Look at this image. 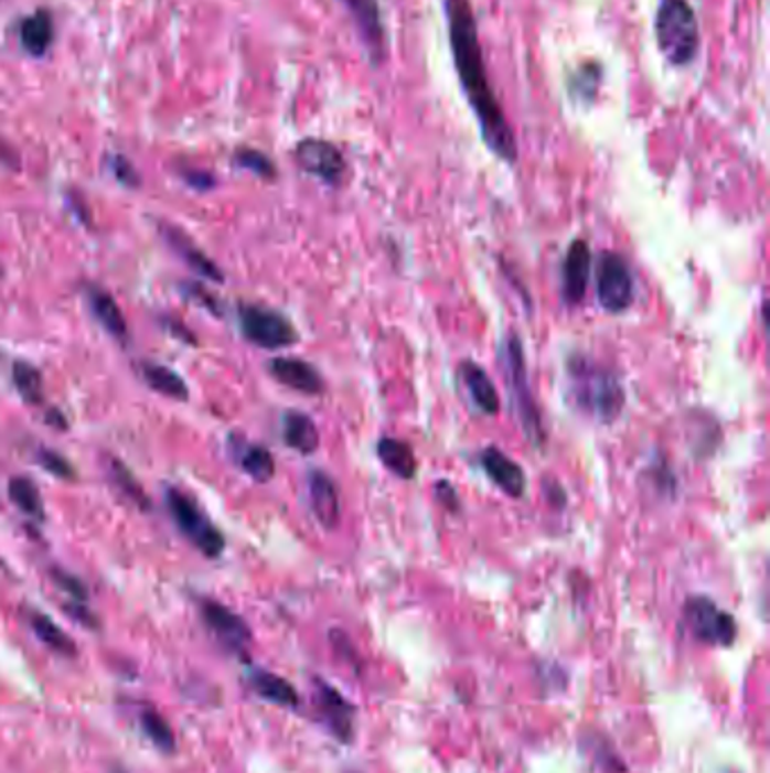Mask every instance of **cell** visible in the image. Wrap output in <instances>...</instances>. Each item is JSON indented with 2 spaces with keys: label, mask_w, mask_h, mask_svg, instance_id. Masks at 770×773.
Instances as JSON below:
<instances>
[{
  "label": "cell",
  "mask_w": 770,
  "mask_h": 773,
  "mask_svg": "<svg viewBox=\"0 0 770 773\" xmlns=\"http://www.w3.org/2000/svg\"><path fill=\"white\" fill-rule=\"evenodd\" d=\"M86 301H88V308H90L93 316L103 324V329L111 337H116L120 342H127L129 329H127L122 310L116 303V299L109 292H105L103 288H98V286H86Z\"/></svg>",
  "instance_id": "20"
},
{
  "label": "cell",
  "mask_w": 770,
  "mask_h": 773,
  "mask_svg": "<svg viewBox=\"0 0 770 773\" xmlns=\"http://www.w3.org/2000/svg\"><path fill=\"white\" fill-rule=\"evenodd\" d=\"M269 374L274 380H278L280 385L290 387L295 391L308 394V396H317L323 391V378L321 374L308 365L303 359L297 357H274L267 365Z\"/></svg>",
  "instance_id": "15"
},
{
  "label": "cell",
  "mask_w": 770,
  "mask_h": 773,
  "mask_svg": "<svg viewBox=\"0 0 770 773\" xmlns=\"http://www.w3.org/2000/svg\"><path fill=\"white\" fill-rule=\"evenodd\" d=\"M181 176L188 186L197 189V191H211L215 186V176L206 170H197V168H183Z\"/></svg>",
  "instance_id": "36"
},
{
  "label": "cell",
  "mask_w": 770,
  "mask_h": 773,
  "mask_svg": "<svg viewBox=\"0 0 770 773\" xmlns=\"http://www.w3.org/2000/svg\"><path fill=\"white\" fill-rule=\"evenodd\" d=\"M249 686L258 697H263L276 706H285V708L299 706V693L295 690L290 680H285L278 674H271L267 669H254L249 674Z\"/></svg>",
  "instance_id": "21"
},
{
  "label": "cell",
  "mask_w": 770,
  "mask_h": 773,
  "mask_svg": "<svg viewBox=\"0 0 770 773\" xmlns=\"http://www.w3.org/2000/svg\"><path fill=\"white\" fill-rule=\"evenodd\" d=\"M446 12L454 68L463 86V94L470 103V109L477 116L481 139H484V143L495 157H500L506 163H515L517 141L489 79L484 51H481L479 43L477 19L470 0H446Z\"/></svg>",
  "instance_id": "1"
},
{
  "label": "cell",
  "mask_w": 770,
  "mask_h": 773,
  "mask_svg": "<svg viewBox=\"0 0 770 773\" xmlns=\"http://www.w3.org/2000/svg\"><path fill=\"white\" fill-rule=\"evenodd\" d=\"M140 729L146 731V736L150 738V742L159 749V751H165V753H172L174 747H177V740H174V731H172V726L168 723V719L154 710V708H142L140 715Z\"/></svg>",
  "instance_id": "28"
},
{
  "label": "cell",
  "mask_w": 770,
  "mask_h": 773,
  "mask_svg": "<svg viewBox=\"0 0 770 773\" xmlns=\"http://www.w3.org/2000/svg\"><path fill=\"white\" fill-rule=\"evenodd\" d=\"M295 159L303 172L317 176L328 186H340L346 176L349 165L342 150L328 141H321V139L301 141L295 150Z\"/></svg>",
  "instance_id": "9"
},
{
  "label": "cell",
  "mask_w": 770,
  "mask_h": 773,
  "mask_svg": "<svg viewBox=\"0 0 770 773\" xmlns=\"http://www.w3.org/2000/svg\"><path fill=\"white\" fill-rule=\"evenodd\" d=\"M353 14L360 36L366 45L373 66H379L387 57V36H384V23L377 8V0H342Z\"/></svg>",
  "instance_id": "12"
},
{
  "label": "cell",
  "mask_w": 770,
  "mask_h": 773,
  "mask_svg": "<svg viewBox=\"0 0 770 773\" xmlns=\"http://www.w3.org/2000/svg\"><path fill=\"white\" fill-rule=\"evenodd\" d=\"M235 165L239 168H245L263 179H274L276 176V165L274 161L263 154L260 150H252V148H243V150H237L235 152Z\"/></svg>",
  "instance_id": "31"
},
{
  "label": "cell",
  "mask_w": 770,
  "mask_h": 773,
  "mask_svg": "<svg viewBox=\"0 0 770 773\" xmlns=\"http://www.w3.org/2000/svg\"><path fill=\"white\" fill-rule=\"evenodd\" d=\"M28 620H30V626H32L34 635L47 649H53L55 654L66 656V658H73L77 654V647L71 641V635L57 622H53L51 618H47L45 613L32 611L28 615Z\"/></svg>",
  "instance_id": "25"
},
{
  "label": "cell",
  "mask_w": 770,
  "mask_h": 773,
  "mask_svg": "<svg viewBox=\"0 0 770 773\" xmlns=\"http://www.w3.org/2000/svg\"><path fill=\"white\" fill-rule=\"evenodd\" d=\"M308 491H310L312 514L323 525V529L332 532L336 525H340V516H342V503H340V491H336V484L323 471H312L308 477Z\"/></svg>",
  "instance_id": "16"
},
{
  "label": "cell",
  "mask_w": 770,
  "mask_h": 773,
  "mask_svg": "<svg viewBox=\"0 0 770 773\" xmlns=\"http://www.w3.org/2000/svg\"><path fill=\"white\" fill-rule=\"evenodd\" d=\"M655 39L664 60L689 66L701 51V28L689 0H660L655 12Z\"/></svg>",
  "instance_id": "3"
},
{
  "label": "cell",
  "mask_w": 770,
  "mask_h": 773,
  "mask_svg": "<svg viewBox=\"0 0 770 773\" xmlns=\"http://www.w3.org/2000/svg\"><path fill=\"white\" fill-rule=\"evenodd\" d=\"M685 620L696 635V641L705 645L730 647L737 641L735 618L709 598L692 595L685 602Z\"/></svg>",
  "instance_id": "7"
},
{
  "label": "cell",
  "mask_w": 770,
  "mask_h": 773,
  "mask_svg": "<svg viewBox=\"0 0 770 773\" xmlns=\"http://www.w3.org/2000/svg\"><path fill=\"white\" fill-rule=\"evenodd\" d=\"M200 613L211 629V633L233 654H243L252 643V629L247 622L215 600H202Z\"/></svg>",
  "instance_id": "11"
},
{
  "label": "cell",
  "mask_w": 770,
  "mask_h": 773,
  "mask_svg": "<svg viewBox=\"0 0 770 773\" xmlns=\"http://www.w3.org/2000/svg\"><path fill=\"white\" fill-rule=\"evenodd\" d=\"M45 421L51 428H60V430H66L68 423L64 419V415L60 412V409H47V415H45Z\"/></svg>",
  "instance_id": "39"
},
{
  "label": "cell",
  "mask_w": 770,
  "mask_h": 773,
  "mask_svg": "<svg viewBox=\"0 0 770 773\" xmlns=\"http://www.w3.org/2000/svg\"><path fill=\"white\" fill-rule=\"evenodd\" d=\"M377 458L379 462L387 466L392 473H396L403 480H414L418 464H416V454L414 448L403 441V439H394V437H382L377 441Z\"/></svg>",
  "instance_id": "22"
},
{
  "label": "cell",
  "mask_w": 770,
  "mask_h": 773,
  "mask_svg": "<svg viewBox=\"0 0 770 773\" xmlns=\"http://www.w3.org/2000/svg\"><path fill=\"white\" fill-rule=\"evenodd\" d=\"M165 324H168L170 331H174L172 335H177V337H181V340H185V342H190V344H195V340H192V335H188L190 331H188L185 326H179V324H172V322H165Z\"/></svg>",
  "instance_id": "40"
},
{
  "label": "cell",
  "mask_w": 770,
  "mask_h": 773,
  "mask_svg": "<svg viewBox=\"0 0 770 773\" xmlns=\"http://www.w3.org/2000/svg\"><path fill=\"white\" fill-rule=\"evenodd\" d=\"M314 706L319 710L321 723L344 744L353 740L355 733V708L344 699L340 690H334L323 678L314 680Z\"/></svg>",
  "instance_id": "10"
},
{
  "label": "cell",
  "mask_w": 770,
  "mask_h": 773,
  "mask_svg": "<svg viewBox=\"0 0 770 773\" xmlns=\"http://www.w3.org/2000/svg\"><path fill=\"white\" fill-rule=\"evenodd\" d=\"M592 271V254L586 240H574L563 260V297L567 303H581Z\"/></svg>",
  "instance_id": "13"
},
{
  "label": "cell",
  "mask_w": 770,
  "mask_h": 773,
  "mask_svg": "<svg viewBox=\"0 0 770 773\" xmlns=\"http://www.w3.org/2000/svg\"><path fill=\"white\" fill-rule=\"evenodd\" d=\"M19 41L32 57H43L55 41V21L47 10H36L19 23Z\"/></svg>",
  "instance_id": "19"
},
{
  "label": "cell",
  "mask_w": 770,
  "mask_h": 773,
  "mask_svg": "<svg viewBox=\"0 0 770 773\" xmlns=\"http://www.w3.org/2000/svg\"><path fill=\"white\" fill-rule=\"evenodd\" d=\"M109 165H111V172H114V176L120 181V184L122 186H129V189H136L138 184H140V176H138V172H136V168L131 165V161H127L125 157H120V154H114L111 159H109Z\"/></svg>",
  "instance_id": "35"
},
{
  "label": "cell",
  "mask_w": 770,
  "mask_h": 773,
  "mask_svg": "<svg viewBox=\"0 0 770 773\" xmlns=\"http://www.w3.org/2000/svg\"><path fill=\"white\" fill-rule=\"evenodd\" d=\"M282 439L301 454H312L319 448V430L314 421L303 412H295V409L282 417Z\"/></svg>",
  "instance_id": "23"
},
{
  "label": "cell",
  "mask_w": 770,
  "mask_h": 773,
  "mask_svg": "<svg viewBox=\"0 0 770 773\" xmlns=\"http://www.w3.org/2000/svg\"><path fill=\"white\" fill-rule=\"evenodd\" d=\"M138 374L157 394L172 400H188L185 380L179 374H174L170 367L157 365V362H140Z\"/></svg>",
  "instance_id": "24"
},
{
  "label": "cell",
  "mask_w": 770,
  "mask_h": 773,
  "mask_svg": "<svg viewBox=\"0 0 770 773\" xmlns=\"http://www.w3.org/2000/svg\"><path fill=\"white\" fill-rule=\"evenodd\" d=\"M601 77L603 71L597 62H586L584 66H579L576 71H571L569 79H567V88H569V98H574L576 103L590 105L601 86Z\"/></svg>",
  "instance_id": "26"
},
{
  "label": "cell",
  "mask_w": 770,
  "mask_h": 773,
  "mask_svg": "<svg viewBox=\"0 0 770 773\" xmlns=\"http://www.w3.org/2000/svg\"><path fill=\"white\" fill-rule=\"evenodd\" d=\"M459 380L466 387V394L472 402V407L477 412L486 415V417H495L500 412V396L498 389L491 380V376L486 374L484 367H479L477 362L466 359L459 365Z\"/></svg>",
  "instance_id": "14"
},
{
  "label": "cell",
  "mask_w": 770,
  "mask_h": 773,
  "mask_svg": "<svg viewBox=\"0 0 770 773\" xmlns=\"http://www.w3.org/2000/svg\"><path fill=\"white\" fill-rule=\"evenodd\" d=\"M481 469L511 497H522L526 491V475L520 464H515L509 454L498 448H486L479 458Z\"/></svg>",
  "instance_id": "17"
},
{
  "label": "cell",
  "mask_w": 770,
  "mask_h": 773,
  "mask_svg": "<svg viewBox=\"0 0 770 773\" xmlns=\"http://www.w3.org/2000/svg\"><path fill=\"white\" fill-rule=\"evenodd\" d=\"M161 234L165 238V243L172 247V251L192 269V271H197V275L202 279H208V281H224V275H222V269L202 251L195 247V243H192L183 232H179L177 226L172 224H161Z\"/></svg>",
  "instance_id": "18"
},
{
  "label": "cell",
  "mask_w": 770,
  "mask_h": 773,
  "mask_svg": "<svg viewBox=\"0 0 770 773\" xmlns=\"http://www.w3.org/2000/svg\"><path fill=\"white\" fill-rule=\"evenodd\" d=\"M437 497L441 500V505L450 512H457L459 509V497L454 493V489L450 486V482H439L437 484Z\"/></svg>",
  "instance_id": "37"
},
{
  "label": "cell",
  "mask_w": 770,
  "mask_h": 773,
  "mask_svg": "<svg viewBox=\"0 0 770 773\" xmlns=\"http://www.w3.org/2000/svg\"><path fill=\"white\" fill-rule=\"evenodd\" d=\"M12 380L25 402L39 405L43 400V378L36 367L28 365V362H14Z\"/></svg>",
  "instance_id": "30"
},
{
  "label": "cell",
  "mask_w": 770,
  "mask_h": 773,
  "mask_svg": "<svg viewBox=\"0 0 770 773\" xmlns=\"http://www.w3.org/2000/svg\"><path fill=\"white\" fill-rule=\"evenodd\" d=\"M569 398L576 409L601 423H612L623 409L625 394L614 372L597 365V362L574 355L567 367Z\"/></svg>",
  "instance_id": "2"
},
{
  "label": "cell",
  "mask_w": 770,
  "mask_h": 773,
  "mask_svg": "<svg viewBox=\"0 0 770 773\" xmlns=\"http://www.w3.org/2000/svg\"><path fill=\"white\" fill-rule=\"evenodd\" d=\"M8 491H10V500L17 505V509H21L25 516L43 518V500H41L36 484L30 477H23V475L12 477Z\"/></svg>",
  "instance_id": "29"
},
{
  "label": "cell",
  "mask_w": 770,
  "mask_h": 773,
  "mask_svg": "<svg viewBox=\"0 0 770 773\" xmlns=\"http://www.w3.org/2000/svg\"><path fill=\"white\" fill-rule=\"evenodd\" d=\"M188 290L192 292V297H195L202 305H206L208 310H213V312H222V308H217L215 305V301L211 299V294L204 290V288H200V286H188Z\"/></svg>",
  "instance_id": "38"
},
{
  "label": "cell",
  "mask_w": 770,
  "mask_h": 773,
  "mask_svg": "<svg viewBox=\"0 0 770 773\" xmlns=\"http://www.w3.org/2000/svg\"><path fill=\"white\" fill-rule=\"evenodd\" d=\"M502 362H504V374L509 383V394L515 405V415L520 419V426L524 434L528 437L534 445L545 443V428L543 419L538 412V405L534 400L532 387H528V376H526V362H524V348L522 342L515 333H509L502 342Z\"/></svg>",
  "instance_id": "4"
},
{
  "label": "cell",
  "mask_w": 770,
  "mask_h": 773,
  "mask_svg": "<svg viewBox=\"0 0 770 773\" xmlns=\"http://www.w3.org/2000/svg\"><path fill=\"white\" fill-rule=\"evenodd\" d=\"M239 329L243 335L265 348V351H280L297 344L299 335L292 322L282 316L276 310L263 308V305H243L239 308Z\"/></svg>",
  "instance_id": "6"
},
{
  "label": "cell",
  "mask_w": 770,
  "mask_h": 773,
  "mask_svg": "<svg viewBox=\"0 0 770 773\" xmlns=\"http://www.w3.org/2000/svg\"><path fill=\"white\" fill-rule=\"evenodd\" d=\"M168 509L177 523V527L195 543V548L206 557L215 559L224 552V536L222 532L202 514V509L192 500L177 489H168Z\"/></svg>",
  "instance_id": "5"
},
{
  "label": "cell",
  "mask_w": 770,
  "mask_h": 773,
  "mask_svg": "<svg viewBox=\"0 0 770 773\" xmlns=\"http://www.w3.org/2000/svg\"><path fill=\"white\" fill-rule=\"evenodd\" d=\"M39 464L47 471V473H53L62 480H71L75 475L73 466L66 462V458H62L60 452L55 450H47V448H41L39 450Z\"/></svg>",
  "instance_id": "33"
},
{
  "label": "cell",
  "mask_w": 770,
  "mask_h": 773,
  "mask_svg": "<svg viewBox=\"0 0 770 773\" xmlns=\"http://www.w3.org/2000/svg\"><path fill=\"white\" fill-rule=\"evenodd\" d=\"M109 464H111V469H114V480H116V484L122 489V493H125L127 497L136 500V503H138L142 509L150 507V500L146 497V493H142V489H140V484L133 480V475H131L118 460H111Z\"/></svg>",
  "instance_id": "32"
},
{
  "label": "cell",
  "mask_w": 770,
  "mask_h": 773,
  "mask_svg": "<svg viewBox=\"0 0 770 773\" xmlns=\"http://www.w3.org/2000/svg\"><path fill=\"white\" fill-rule=\"evenodd\" d=\"M0 277H3V267H0Z\"/></svg>",
  "instance_id": "41"
},
{
  "label": "cell",
  "mask_w": 770,
  "mask_h": 773,
  "mask_svg": "<svg viewBox=\"0 0 770 773\" xmlns=\"http://www.w3.org/2000/svg\"><path fill=\"white\" fill-rule=\"evenodd\" d=\"M597 297L603 310L619 314L633 305L635 279L623 256L606 251L597 262Z\"/></svg>",
  "instance_id": "8"
},
{
  "label": "cell",
  "mask_w": 770,
  "mask_h": 773,
  "mask_svg": "<svg viewBox=\"0 0 770 773\" xmlns=\"http://www.w3.org/2000/svg\"><path fill=\"white\" fill-rule=\"evenodd\" d=\"M53 579H55V583L64 590V593H68L71 598H73V602H86V598H88V593H86V588H84V583L77 579V577H73V575H68V572H64V570H60V568H53Z\"/></svg>",
  "instance_id": "34"
},
{
  "label": "cell",
  "mask_w": 770,
  "mask_h": 773,
  "mask_svg": "<svg viewBox=\"0 0 770 773\" xmlns=\"http://www.w3.org/2000/svg\"><path fill=\"white\" fill-rule=\"evenodd\" d=\"M235 458L243 466L247 475H252L256 482H269L276 473V464L271 452L263 445H252V443H239Z\"/></svg>",
  "instance_id": "27"
}]
</instances>
